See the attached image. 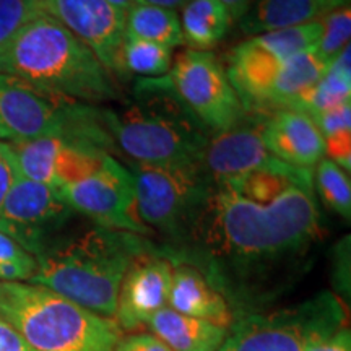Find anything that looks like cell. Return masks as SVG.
<instances>
[{"instance_id": "obj_36", "label": "cell", "mask_w": 351, "mask_h": 351, "mask_svg": "<svg viewBox=\"0 0 351 351\" xmlns=\"http://www.w3.org/2000/svg\"><path fill=\"white\" fill-rule=\"evenodd\" d=\"M304 351H351L350 327L346 326L324 339L313 341Z\"/></svg>"}, {"instance_id": "obj_1", "label": "cell", "mask_w": 351, "mask_h": 351, "mask_svg": "<svg viewBox=\"0 0 351 351\" xmlns=\"http://www.w3.org/2000/svg\"><path fill=\"white\" fill-rule=\"evenodd\" d=\"M320 236L314 187L293 186L270 204H256L213 186L181 245L178 261L199 269L228 302L244 313L280 291Z\"/></svg>"}, {"instance_id": "obj_35", "label": "cell", "mask_w": 351, "mask_h": 351, "mask_svg": "<svg viewBox=\"0 0 351 351\" xmlns=\"http://www.w3.org/2000/svg\"><path fill=\"white\" fill-rule=\"evenodd\" d=\"M114 351H174L153 333H130L121 337Z\"/></svg>"}, {"instance_id": "obj_5", "label": "cell", "mask_w": 351, "mask_h": 351, "mask_svg": "<svg viewBox=\"0 0 351 351\" xmlns=\"http://www.w3.org/2000/svg\"><path fill=\"white\" fill-rule=\"evenodd\" d=\"M0 320L39 351H114L122 330L51 289L0 282Z\"/></svg>"}, {"instance_id": "obj_30", "label": "cell", "mask_w": 351, "mask_h": 351, "mask_svg": "<svg viewBox=\"0 0 351 351\" xmlns=\"http://www.w3.org/2000/svg\"><path fill=\"white\" fill-rule=\"evenodd\" d=\"M36 257L25 251L7 234L0 232V280L29 282L36 274Z\"/></svg>"}, {"instance_id": "obj_40", "label": "cell", "mask_w": 351, "mask_h": 351, "mask_svg": "<svg viewBox=\"0 0 351 351\" xmlns=\"http://www.w3.org/2000/svg\"><path fill=\"white\" fill-rule=\"evenodd\" d=\"M109 3H111L112 7H116L117 10L124 13V15H127V12L130 10L132 3H134V0H108Z\"/></svg>"}, {"instance_id": "obj_8", "label": "cell", "mask_w": 351, "mask_h": 351, "mask_svg": "<svg viewBox=\"0 0 351 351\" xmlns=\"http://www.w3.org/2000/svg\"><path fill=\"white\" fill-rule=\"evenodd\" d=\"M207 132L219 134L244 122L245 114L225 65L208 51L179 52L168 75L158 78Z\"/></svg>"}, {"instance_id": "obj_19", "label": "cell", "mask_w": 351, "mask_h": 351, "mask_svg": "<svg viewBox=\"0 0 351 351\" xmlns=\"http://www.w3.org/2000/svg\"><path fill=\"white\" fill-rule=\"evenodd\" d=\"M330 12L322 0H251L247 12L238 20L244 34H257L285 29L317 21Z\"/></svg>"}, {"instance_id": "obj_12", "label": "cell", "mask_w": 351, "mask_h": 351, "mask_svg": "<svg viewBox=\"0 0 351 351\" xmlns=\"http://www.w3.org/2000/svg\"><path fill=\"white\" fill-rule=\"evenodd\" d=\"M44 95L20 78L0 73V138L20 143L41 137H60L69 104Z\"/></svg>"}, {"instance_id": "obj_11", "label": "cell", "mask_w": 351, "mask_h": 351, "mask_svg": "<svg viewBox=\"0 0 351 351\" xmlns=\"http://www.w3.org/2000/svg\"><path fill=\"white\" fill-rule=\"evenodd\" d=\"M44 13L86 44L112 75L122 73L125 15L108 0H39Z\"/></svg>"}, {"instance_id": "obj_14", "label": "cell", "mask_w": 351, "mask_h": 351, "mask_svg": "<svg viewBox=\"0 0 351 351\" xmlns=\"http://www.w3.org/2000/svg\"><path fill=\"white\" fill-rule=\"evenodd\" d=\"M280 163L267 150L261 135V121L252 125L232 127L226 132L215 134L213 138H208L200 165L213 182L218 184L230 182L241 176L252 173V171L270 168Z\"/></svg>"}, {"instance_id": "obj_28", "label": "cell", "mask_w": 351, "mask_h": 351, "mask_svg": "<svg viewBox=\"0 0 351 351\" xmlns=\"http://www.w3.org/2000/svg\"><path fill=\"white\" fill-rule=\"evenodd\" d=\"M315 187L320 199L328 208L339 213L341 218L351 217V182L348 173L326 156L317 163L315 171Z\"/></svg>"}, {"instance_id": "obj_17", "label": "cell", "mask_w": 351, "mask_h": 351, "mask_svg": "<svg viewBox=\"0 0 351 351\" xmlns=\"http://www.w3.org/2000/svg\"><path fill=\"white\" fill-rule=\"evenodd\" d=\"M168 307L179 314L208 320L225 328H230L234 320V313L226 298L197 267L182 261L173 263Z\"/></svg>"}, {"instance_id": "obj_23", "label": "cell", "mask_w": 351, "mask_h": 351, "mask_svg": "<svg viewBox=\"0 0 351 351\" xmlns=\"http://www.w3.org/2000/svg\"><path fill=\"white\" fill-rule=\"evenodd\" d=\"M125 38L163 44L171 49L184 44L178 12L137 2L125 15Z\"/></svg>"}, {"instance_id": "obj_22", "label": "cell", "mask_w": 351, "mask_h": 351, "mask_svg": "<svg viewBox=\"0 0 351 351\" xmlns=\"http://www.w3.org/2000/svg\"><path fill=\"white\" fill-rule=\"evenodd\" d=\"M351 49L345 47L320 78L317 85L302 96L295 109L309 114L311 117L326 112L328 109L351 103Z\"/></svg>"}, {"instance_id": "obj_34", "label": "cell", "mask_w": 351, "mask_h": 351, "mask_svg": "<svg viewBox=\"0 0 351 351\" xmlns=\"http://www.w3.org/2000/svg\"><path fill=\"white\" fill-rule=\"evenodd\" d=\"M21 178L16 160L8 147V143L0 142V210L3 207L8 192Z\"/></svg>"}, {"instance_id": "obj_25", "label": "cell", "mask_w": 351, "mask_h": 351, "mask_svg": "<svg viewBox=\"0 0 351 351\" xmlns=\"http://www.w3.org/2000/svg\"><path fill=\"white\" fill-rule=\"evenodd\" d=\"M8 147L15 156L21 178L56 186V163L62 147V138L41 137L28 142L8 143Z\"/></svg>"}, {"instance_id": "obj_16", "label": "cell", "mask_w": 351, "mask_h": 351, "mask_svg": "<svg viewBox=\"0 0 351 351\" xmlns=\"http://www.w3.org/2000/svg\"><path fill=\"white\" fill-rule=\"evenodd\" d=\"M282 64L254 38L245 39L230 51L225 70L245 114L267 117L269 96Z\"/></svg>"}, {"instance_id": "obj_26", "label": "cell", "mask_w": 351, "mask_h": 351, "mask_svg": "<svg viewBox=\"0 0 351 351\" xmlns=\"http://www.w3.org/2000/svg\"><path fill=\"white\" fill-rule=\"evenodd\" d=\"M173 49L163 44L125 38L122 47V72H132L145 78L168 75L173 67Z\"/></svg>"}, {"instance_id": "obj_27", "label": "cell", "mask_w": 351, "mask_h": 351, "mask_svg": "<svg viewBox=\"0 0 351 351\" xmlns=\"http://www.w3.org/2000/svg\"><path fill=\"white\" fill-rule=\"evenodd\" d=\"M320 33H322V23L320 20L311 21V23L289 26L285 29L257 34L252 36L254 41L261 44L263 49L274 54L282 62L300 56L302 52L313 51L317 46Z\"/></svg>"}, {"instance_id": "obj_10", "label": "cell", "mask_w": 351, "mask_h": 351, "mask_svg": "<svg viewBox=\"0 0 351 351\" xmlns=\"http://www.w3.org/2000/svg\"><path fill=\"white\" fill-rule=\"evenodd\" d=\"M72 215L59 187L20 178L0 210V232L38 257L59 239Z\"/></svg>"}, {"instance_id": "obj_21", "label": "cell", "mask_w": 351, "mask_h": 351, "mask_svg": "<svg viewBox=\"0 0 351 351\" xmlns=\"http://www.w3.org/2000/svg\"><path fill=\"white\" fill-rule=\"evenodd\" d=\"M179 20L189 49L208 51L226 36L232 16L219 0H187Z\"/></svg>"}, {"instance_id": "obj_33", "label": "cell", "mask_w": 351, "mask_h": 351, "mask_svg": "<svg viewBox=\"0 0 351 351\" xmlns=\"http://www.w3.org/2000/svg\"><path fill=\"white\" fill-rule=\"evenodd\" d=\"M313 119L319 127L322 137L340 130H351V103H345L341 106L328 109L326 112H320Z\"/></svg>"}, {"instance_id": "obj_6", "label": "cell", "mask_w": 351, "mask_h": 351, "mask_svg": "<svg viewBox=\"0 0 351 351\" xmlns=\"http://www.w3.org/2000/svg\"><path fill=\"white\" fill-rule=\"evenodd\" d=\"M129 171L134 178L138 218L152 232H161L174 245H181L213 191L205 169L200 163H132Z\"/></svg>"}, {"instance_id": "obj_4", "label": "cell", "mask_w": 351, "mask_h": 351, "mask_svg": "<svg viewBox=\"0 0 351 351\" xmlns=\"http://www.w3.org/2000/svg\"><path fill=\"white\" fill-rule=\"evenodd\" d=\"M140 98L124 111H103L112 142L132 163H200L207 130L158 78L138 82Z\"/></svg>"}, {"instance_id": "obj_37", "label": "cell", "mask_w": 351, "mask_h": 351, "mask_svg": "<svg viewBox=\"0 0 351 351\" xmlns=\"http://www.w3.org/2000/svg\"><path fill=\"white\" fill-rule=\"evenodd\" d=\"M0 351H39L16 333L8 324L0 320Z\"/></svg>"}, {"instance_id": "obj_7", "label": "cell", "mask_w": 351, "mask_h": 351, "mask_svg": "<svg viewBox=\"0 0 351 351\" xmlns=\"http://www.w3.org/2000/svg\"><path fill=\"white\" fill-rule=\"evenodd\" d=\"M343 327V302L332 293L322 291L287 309L238 315L218 351H304L313 341Z\"/></svg>"}, {"instance_id": "obj_15", "label": "cell", "mask_w": 351, "mask_h": 351, "mask_svg": "<svg viewBox=\"0 0 351 351\" xmlns=\"http://www.w3.org/2000/svg\"><path fill=\"white\" fill-rule=\"evenodd\" d=\"M261 135L271 155L295 168L313 169L326 152L314 119L298 109H280L262 117Z\"/></svg>"}, {"instance_id": "obj_29", "label": "cell", "mask_w": 351, "mask_h": 351, "mask_svg": "<svg viewBox=\"0 0 351 351\" xmlns=\"http://www.w3.org/2000/svg\"><path fill=\"white\" fill-rule=\"evenodd\" d=\"M322 33H320L317 46L314 52L327 65L340 54L345 47L350 46L351 36V10L348 5L333 8L320 19Z\"/></svg>"}, {"instance_id": "obj_2", "label": "cell", "mask_w": 351, "mask_h": 351, "mask_svg": "<svg viewBox=\"0 0 351 351\" xmlns=\"http://www.w3.org/2000/svg\"><path fill=\"white\" fill-rule=\"evenodd\" d=\"M0 73L73 103H99L119 95L114 75L95 52L44 12L0 51Z\"/></svg>"}, {"instance_id": "obj_9", "label": "cell", "mask_w": 351, "mask_h": 351, "mask_svg": "<svg viewBox=\"0 0 351 351\" xmlns=\"http://www.w3.org/2000/svg\"><path fill=\"white\" fill-rule=\"evenodd\" d=\"M59 192L73 213L90 218L95 225L143 238L152 234L138 218L134 178L112 155L90 178L59 187Z\"/></svg>"}, {"instance_id": "obj_20", "label": "cell", "mask_w": 351, "mask_h": 351, "mask_svg": "<svg viewBox=\"0 0 351 351\" xmlns=\"http://www.w3.org/2000/svg\"><path fill=\"white\" fill-rule=\"evenodd\" d=\"M327 67L314 49L285 60L271 86L267 116L280 109H295L302 96L317 85Z\"/></svg>"}, {"instance_id": "obj_41", "label": "cell", "mask_w": 351, "mask_h": 351, "mask_svg": "<svg viewBox=\"0 0 351 351\" xmlns=\"http://www.w3.org/2000/svg\"><path fill=\"white\" fill-rule=\"evenodd\" d=\"M324 3H326L328 10H333V8H340V7H345L346 3H348V0H322Z\"/></svg>"}, {"instance_id": "obj_39", "label": "cell", "mask_w": 351, "mask_h": 351, "mask_svg": "<svg viewBox=\"0 0 351 351\" xmlns=\"http://www.w3.org/2000/svg\"><path fill=\"white\" fill-rule=\"evenodd\" d=\"M137 3H145V5H153V7H161L168 8V10H179L184 7V3L187 0H134Z\"/></svg>"}, {"instance_id": "obj_24", "label": "cell", "mask_w": 351, "mask_h": 351, "mask_svg": "<svg viewBox=\"0 0 351 351\" xmlns=\"http://www.w3.org/2000/svg\"><path fill=\"white\" fill-rule=\"evenodd\" d=\"M111 155L108 148L88 140H64L57 155L56 186L62 187L90 178L103 168L106 158Z\"/></svg>"}, {"instance_id": "obj_32", "label": "cell", "mask_w": 351, "mask_h": 351, "mask_svg": "<svg viewBox=\"0 0 351 351\" xmlns=\"http://www.w3.org/2000/svg\"><path fill=\"white\" fill-rule=\"evenodd\" d=\"M326 152L324 156L330 160L341 169L350 173L351 169V130H340L324 137Z\"/></svg>"}, {"instance_id": "obj_18", "label": "cell", "mask_w": 351, "mask_h": 351, "mask_svg": "<svg viewBox=\"0 0 351 351\" xmlns=\"http://www.w3.org/2000/svg\"><path fill=\"white\" fill-rule=\"evenodd\" d=\"M145 327L174 351H218L228 335L225 327L179 314L168 306L158 311Z\"/></svg>"}, {"instance_id": "obj_3", "label": "cell", "mask_w": 351, "mask_h": 351, "mask_svg": "<svg viewBox=\"0 0 351 351\" xmlns=\"http://www.w3.org/2000/svg\"><path fill=\"white\" fill-rule=\"evenodd\" d=\"M152 247L143 236L95 225L57 239L38 256L36 274L28 283L114 319L119 287L130 262Z\"/></svg>"}, {"instance_id": "obj_13", "label": "cell", "mask_w": 351, "mask_h": 351, "mask_svg": "<svg viewBox=\"0 0 351 351\" xmlns=\"http://www.w3.org/2000/svg\"><path fill=\"white\" fill-rule=\"evenodd\" d=\"M173 261L155 247L138 254L130 262L119 287L116 304L117 327L137 332L158 311L168 306Z\"/></svg>"}, {"instance_id": "obj_31", "label": "cell", "mask_w": 351, "mask_h": 351, "mask_svg": "<svg viewBox=\"0 0 351 351\" xmlns=\"http://www.w3.org/2000/svg\"><path fill=\"white\" fill-rule=\"evenodd\" d=\"M39 13H43L39 0H0V51Z\"/></svg>"}, {"instance_id": "obj_38", "label": "cell", "mask_w": 351, "mask_h": 351, "mask_svg": "<svg viewBox=\"0 0 351 351\" xmlns=\"http://www.w3.org/2000/svg\"><path fill=\"white\" fill-rule=\"evenodd\" d=\"M230 10L232 20H239L247 12L251 0H219Z\"/></svg>"}]
</instances>
